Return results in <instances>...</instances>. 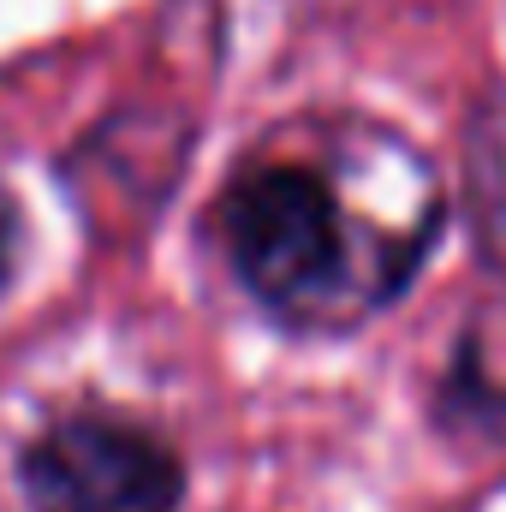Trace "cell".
Returning a JSON list of instances; mask_svg holds the SVG:
<instances>
[{
	"label": "cell",
	"mask_w": 506,
	"mask_h": 512,
	"mask_svg": "<svg viewBox=\"0 0 506 512\" xmlns=\"http://www.w3.org/2000/svg\"><path fill=\"white\" fill-rule=\"evenodd\" d=\"M352 179L316 161L245 167L215 221L239 280L298 328H340L387 304L435 233V179L352 203Z\"/></svg>",
	"instance_id": "obj_1"
},
{
	"label": "cell",
	"mask_w": 506,
	"mask_h": 512,
	"mask_svg": "<svg viewBox=\"0 0 506 512\" xmlns=\"http://www.w3.org/2000/svg\"><path fill=\"white\" fill-rule=\"evenodd\" d=\"M179 495V453L126 417H60L24 453L30 512H179Z\"/></svg>",
	"instance_id": "obj_2"
},
{
	"label": "cell",
	"mask_w": 506,
	"mask_h": 512,
	"mask_svg": "<svg viewBox=\"0 0 506 512\" xmlns=\"http://www.w3.org/2000/svg\"><path fill=\"white\" fill-rule=\"evenodd\" d=\"M465 209L483 262L506 274V90L483 96L465 131Z\"/></svg>",
	"instance_id": "obj_3"
},
{
	"label": "cell",
	"mask_w": 506,
	"mask_h": 512,
	"mask_svg": "<svg viewBox=\"0 0 506 512\" xmlns=\"http://www.w3.org/2000/svg\"><path fill=\"white\" fill-rule=\"evenodd\" d=\"M12 262H18V209H12V197L0 191V286L12 280Z\"/></svg>",
	"instance_id": "obj_4"
}]
</instances>
